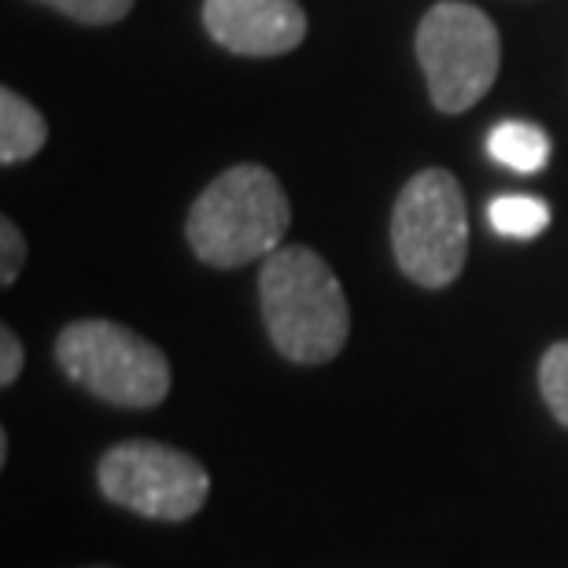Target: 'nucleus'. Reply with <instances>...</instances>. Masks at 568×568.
Returning a JSON list of instances; mask_svg holds the SVG:
<instances>
[{
	"label": "nucleus",
	"mask_w": 568,
	"mask_h": 568,
	"mask_svg": "<svg viewBox=\"0 0 568 568\" xmlns=\"http://www.w3.org/2000/svg\"><path fill=\"white\" fill-rule=\"evenodd\" d=\"M263 322L274 347L300 366H322L347 344L351 311L328 263L311 247H277L258 274Z\"/></svg>",
	"instance_id": "f257e3e1"
},
{
	"label": "nucleus",
	"mask_w": 568,
	"mask_h": 568,
	"mask_svg": "<svg viewBox=\"0 0 568 568\" xmlns=\"http://www.w3.org/2000/svg\"><path fill=\"white\" fill-rule=\"evenodd\" d=\"M288 196L266 166H233L214 178L189 211V244L207 266L233 270L270 258L288 233Z\"/></svg>",
	"instance_id": "f03ea898"
},
{
	"label": "nucleus",
	"mask_w": 568,
	"mask_h": 568,
	"mask_svg": "<svg viewBox=\"0 0 568 568\" xmlns=\"http://www.w3.org/2000/svg\"><path fill=\"white\" fill-rule=\"evenodd\" d=\"M55 362L89 395L126 410H148L170 395V362L133 328L104 317L67 325L55 339Z\"/></svg>",
	"instance_id": "7ed1b4c3"
},
{
	"label": "nucleus",
	"mask_w": 568,
	"mask_h": 568,
	"mask_svg": "<svg viewBox=\"0 0 568 568\" xmlns=\"http://www.w3.org/2000/svg\"><path fill=\"white\" fill-rule=\"evenodd\" d=\"M395 263L422 288H447L469 255L465 196L447 170H422L406 181L392 211Z\"/></svg>",
	"instance_id": "20e7f679"
},
{
	"label": "nucleus",
	"mask_w": 568,
	"mask_h": 568,
	"mask_svg": "<svg viewBox=\"0 0 568 568\" xmlns=\"http://www.w3.org/2000/svg\"><path fill=\"white\" fill-rule=\"evenodd\" d=\"M97 480L115 506L166 525L196 517L211 495V476L192 454L152 439H126L111 447L100 458Z\"/></svg>",
	"instance_id": "39448f33"
},
{
	"label": "nucleus",
	"mask_w": 568,
	"mask_h": 568,
	"mask_svg": "<svg viewBox=\"0 0 568 568\" xmlns=\"http://www.w3.org/2000/svg\"><path fill=\"white\" fill-rule=\"evenodd\" d=\"M417 55H422L436 108L458 115V111L473 108L495 82L498 30L480 8L443 0L422 19Z\"/></svg>",
	"instance_id": "423d86ee"
},
{
	"label": "nucleus",
	"mask_w": 568,
	"mask_h": 568,
	"mask_svg": "<svg viewBox=\"0 0 568 568\" xmlns=\"http://www.w3.org/2000/svg\"><path fill=\"white\" fill-rule=\"evenodd\" d=\"M203 27L230 52L281 55L303 41L306 16L295 0H207Z\"/></svg>",
	"instance_id": "0eeeda50"
},
{
	"label": "nucleus",
	"mask_w": 568,
	"mask_h": 568,
	"mask_svg": "<svg viewBox=\"0 0 568 568\" xmlns=\"http://www.w3.org/2000/svg\"><path fill=\"white\" fill-rule=\"evenodd\" d=\"M487 155L495 163H503L506 170H517V174H539L542 166L550 163V141L547 133L531 122H498V126L487 133Z\"/></svg>",
	"instance_id": "6e6552de"
},
{
	"label": "nucleus",
	"mask_w": 568,
	"mask_h": 568,
	"mask_svg": "<svg viewBox=\"0 0 568 568\" xmlns=\"http://www.w3.org/2000/svg\"><path fill=\"white\" fill-rule=\"evenodd\" d=\"M49 138L44 130V119L33 111L27 100L16 97L11 89L0 93V159L11 166V163H22L30 159L38 148Z\"/></svg>",
	"instance_id": "1a4fd4ad"
},
{
	"label": "nucleus",
	"mask_w": 568,
	"mask_h": 568,
	"mask_svg": "<svg viewBox=\"0 0 568 568\" xmlns=\"http://www.w3.org/2000/svg\"><path fill=\"white\" fill-rule=\"evenodd\" d=\"M487 222L498 236L531 241L550 225V207L536 196H495L487 203Z\"/></svg>",
	"instance_id": "9d476101"
},
{
	"label": "nucleus",
	"mask_w": 568,
	"mask_h": 568,
	"mask_svg": "<svg viewBox=\"0 0 568 568\" xmlns=\"http://www.w3.org/2000/svg\"><path fill=\"white\" fill-rule=\"evenodd\" d=\"M539 388L550 414L568 428V339L554 344L539 362Z\"/></svg>",
	"instance_id": "9b49d317"
},
{
	"label": "nucleus",
	"mask_w": 568,
	"mask_h": 568,
	"mask_svg": "<svg viewBox=\"0 0 568 568\" xmlns=\"http://www.w3.org/2000/svg\"><path fill=\"white\" fill-rule=\"evenodd\" d=\"M78 22H115L133 8V0H44Z\"/></svg>",
	"instance_id": "f8f14e48"
},
{
	"label": "nucleus",
	"mask_w": 568,
	"mask_h": 568,
	"mask_svg": "<svg viewBox=\"0 0 568 568\" xmlns=\"http://www.w3.org/2000/svg\"><path fill=\"white\" fill-rule=\"evenodd\" d=\"M0 247H4V258H0V281L11 284L19 277L22 263H27V241H22V233L16 230L11 219L0 222Z\"/></svg>",
	"instance_id": "ddd939ff"
},
{
	"label": "nucleus",
	"mask_w": 568,
	"mask_h": 568,
	"mask_svg": "<svg viewBox=\"0 0 568 568\" xmlns=\"http://www.w3.org/2000/svg\"><path fill=\"white\" fill-rule=\"evenodd\" d=\"M19 373H22V344L11 328H4L0 333V384H16Z\"/></svg>",
	"instance_id": "4468645a"
},
{
	"label": "nucleus",
	"mask_w": 568,
	"mask_h": 568,
	"mask_svg": "<svg viewBox=\"0 0 568 568\" xmlns=\"http://www.w3.org/2000/svg\"><path fill=\"white\" fill-rule=\"evenodd\" d=\"M85 568H115V565H85Z\"/></svg>",
	"instance_id": "2eb2a0df"
}]
</instances>
